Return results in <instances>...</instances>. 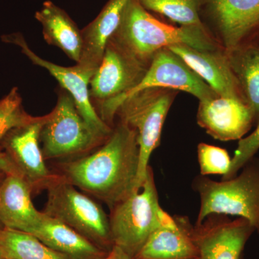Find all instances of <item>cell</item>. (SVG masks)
Instances as JSON below:
<instances>
[{"label":"cell","instance_id":"8","mask_svg":"<svg viewBox=\"0 0 259 259\" xmlns=\"http://www.w3.org/2000/svg\"><path fill=\"white\" fill-rule=\"evenodd\" d=\"M45 116L40 134L45 160L79 157L107 141L83 120L72 97L65 90L59 92L55 107Z\"/></svg>","mask_w":259,"mask_h":259},{"label":"cell","instance_id":"16","mask_svg":"<svg viewBox=\"0 0 259 259\" xmlns=\"http://www.w3.org/2000/svg\"><path fill=\"white\" fill-rule=\"evenodd\" d=\"M4 171L0 182V222L4 228L30 233L40 222L44 213L32 203L31 186L8 159Z\"/></svg>","mask_w":259,"mask_h":259},{"label":"cell","instance_id":"29","mask_svg":"<svg viewBox=\"0 0 259 259\" xmlns=\"http://www.w3.org/2000/svg\"><path fill=\"white\" fill-rule=\"evenodd\" d=\"M4 228V226H3V224H2V223L0 222V231H1L3 228Z\"/></svg>","mask_w":259,"mask_h":259},{"label":"cell","instance_id":"25","mask_svg":"<svg viewBox=\"0 0 259 259\" xmlns=\"http://www.w3.org/2000/svg\"><path fill=\"white\" fill-rule=\"evenodd\" d=\"M200 175L226 176L231 166L232 158L225 148L200 143L197 146Z\"/></svg>","mask_w":259,"mask_h":259},{"label":"cell","instance_id":"33","mask_svg":"<svg viewBox=\"0 0 259 259\" xmlns=\"http://www.w3.org/2000/svg\"><path fill=\"white\" fill-rule=\"evenodd\" d=\"M197 259H198V258H197Z\"/></svg>","mask_w":259,"mask_h":259},{"label":"cell","instance_id":"12","mask_svg":"<svg viewBox=\"0 0 259 259\" xmlns=\"http://www.w3.org/2000/svg\"><path fill=\"white\" fill-rule=\"evenodd\" d=\"M254 232L244 218L231 220L225 214L207 216L191 229L198 259H241L245 245Z\"/></svg>","mask_w":259,"mask_h":259},{"label":"cell","instance_id":"23","mask_svg":"<svg viewBox=\"0 0 259 259\" xmlns=\"http://www.w3.org/2000/svg\"><path fill=\"white\" fill-rule=\"evenodd\" d=\"M148 11L157 13L180 26L205 28L200 13L204 0H139Z\"/></svg>","mask_w":259,"mask_h":259},{"label":"cell","instance_id":"22","mask_svg":"<svg viewBox=\"0 0 259 259\" xmlns=\"http://www.w3.org/2000/svg\"><path fill=\"white\" fill-rule=\"evenodd\" d=\"M0 257L5 259H72L47 246L30 233L8 228L0 231Z\"/></svg>","mask_w":259,"mask_h":259},{"label":"cell","instance_id":"24","mask_svg":"<svg viewBox=\"0 0 259 259\" xmlns=\"http://www.w3.org/2000/svg\"><path fill=\"white\" fill-rule=\"evenodd\" d=\"M35 118L25 111L18 89L13 88L0 100V141L11 130L30 123Z\"/></svg>","mask_w":259,"mask_h":259},{"label":"cell","instance_id":"21","mask_svg":"<svg viewBox=\"0 0 259 259\" xmlns=\"http://www.w3.org/2000/svg\"><path fill=\"white\" fill-rule=\"evenodd\" d=\"M226 53L256 125L259 122V42L242 46Z\"/></svg>","mask_w":259,"mask_h":259},{"label":"cell","instance_id":"13","mask_svg":"<svg viewBox=\"0 0 259 259\" xmlns=\"http://www.w3.org/2000/svg\"><path fill=\"white\" fill-rule=\"evenodd\" d=\"M153 88L185 92L197 97L199 101L218 97L180 56L168 48L161 49L155 54L144 79L122 101L132 94Z\"/></svg>","mask_w":259,"mask_h":259},{"label":"cell","instance_id":"2","mask_svg":"<svg viewBox=\"0 0 259 259\" xmlns=\"http://www.w3.org/2000/svg\"><path fill=\"white\" fill-rule=\"evenodd\" d=\"M111 39L148 66L158 51L177 44L199 50L223 48L205 28L163 23L145 9L139 0H129Z\"/></svg>","mask_w":259,"mask_h":259},{"label":"cell","instance_id":"26","mask_svg":"<svg viewBox=\"0 0 259 259\" xmlns=\"http://www.w3.org/2000/svg\"><path fill=\"white\" fill-rule=\"evenodd\" d=\"M258 151L259 122L252 134L238 141V147L232 158L231 168L226 176L222 177V180H230L236 177L245 163L255 157Z\"/></svg>","mask_w":259,"mask_h":259},{"label":"cell","instance_id":"3","mask_svg":"<svg viewBox=\"0 0 259 259\" xmlns=\"http://www.w3.org/2000/svg\"><path fill=\"white\" fill-rule=\"evenodd\" d=\"M109 219L113 245L134 259L153 232L176 223L160 205L151 166L140 190L110 209Z\"/></svg>","mask_w":259,"mask_h":259},{"label":"cell","instance_id":"7","mask_svg":"<svg viewBox=\"0 0 259 259\" xmlns=\"http://www.w3.org/2000/svg\"><path fill=\"white\" fill-rule=\"evenodd\" d=\"M47 190V202L42 212L71 227L102 249H111L110 219L100 204L61 175Z\"/></svg>","mask_w":259,"mask_h":259},{"label":"cell","instance_id":"30","mask_svg":"<svg viewBox=\"0 0 259 259\" xmlns=\"http://www.w3.org/2000/svg\"><path fill=\"white\" fill-rule=\"evenodd\" d=\"M241 259H244V258H243V256H242V258H241Z\"/></svg>","mask_w":259,"mask_h":259},{"label":"cell","instance_id":"9","mask_svg":"<svg viewBox=\"0 0 259 259\" xmlns=\"http://www.w3.org/2000/svg\"><path fill=\"white\" fill-rule=\"evenodd\" d=\"M200 16L226 51L259 42V0H204Z\"/></svg>","mask_w":259,"mask_h":259},{"label":"cell","instance_id":"1","mask_svg":"<svg viewBox=\"0 0 259 259\" xmlns=\"http://www.w3.org/2000/svg\"><path fill=\"white\" fill-rule=\"evenodd\" d=\"M139 168L137 132L119 121L96 151L60 165L68 182L110 209L140 190Z\"/></svg>","mask_w":259,"mask_h":259},{"label":"cell","instance_id":"19","mask_svg":"<svg viewBox=\"0 0 259 259\" xmlns=\"http://www.w3.org/2000/svg\"><path fill=\"white\" fill-rule=\"evenodd\" d=\"M42 213L41 221L30 233L47 246L72 259H102L108 253L71 227Z\"/></svg>","mask_w":259,"mask_h":259},{"label":"cell","instance_id":"17","mask_svg":"<svg viewBox=\"0 0 259 259\" xmlns=\"http://www.w3.org/2000/svg\"><path fill=\"white\" fill-rule=\"evenodd\" d=\"M129 0H109L91 23L81 30L82 51L76 64L83 71L95 74L101 64L109 40L117 31Z\"/></svg>","mask_w":259,"mask_h":259},{"label":"cell","instance_id":"18","mask_svg":"<svg viewBox=\"0 0 259 259\" xmlns=\"http://www.w3.org/2000/svg\"><path fill=\"white\" fill-rule=\"evenodd\" d=\"M176 223L158 228L146 242L134 259H197L198 250L187 217L175 216Z\"/></svg>","mask_w":259,"mask_h":259},{"label":"cell","instance_id":"6","mask_svg":"<svg viewBox=\"0 0 259 259\" xmlns=\"http://www.w3.org/2000/svg\"><path fill=\"white\" fill-rule=\"evenodd\" d=\"M178 93L170 89H145L126 97L117 107L115 119L137 132L139 189L146 178L151 154L161 143L163 124Z\"/></svg>","mask_w":259,"mask_h":259},{"label":"cell","instance_id":"11","mask_svg":"<svg viewBox=\"0 0 259 259\" xmlns=\"http://www.w3.org/2000/svg\"><path fill=\"white\" fill-rule=\"evenodd\" d=\"M3 40L18 46L21 49L22 53L31 61L32 64L47 69L51 76L59 81L61 88L72 97L78 111L90 127L102 139L105 141L108 139L113 127L102 120L90 97V83L93 74L83 71L77 65L65 67L45 60L30 49L20 33L5 35L3 36Z\"/></svg>","mask_w":259,"mask_h":259},{"label":"cell","instance_id":"5","mask_svg":"<svg viewBox=\"0 0 259 259\" xmlns=\"http://www.w3.org/2000/svg\"><path fill=\"white\" fill-rule=\"evenodd\" d=\"M148 67L113 40H109L90 83L92 102L97 104V113L107 125L114 127L119 104L141 83Z\"/></svg>","mask_w":259,"mask_h":259},{"label":"cell","instance_id":"10","mask_svg":"<svg viewBox=\"0 0 259 259\" xmlns=\"http://www.w3.org/2000/svg\"><path fill=\"white\" fill-rule=\"evenodd\" d=\"M46 116L9 131L0 141L12 167L31 186L33 192L47 190L58 175L51 173L40 147V134Z\"/></svg>","mask_w":259,"mask_h":259},{"label":"cell","instance_id":"4","mask_svg":"<svg viewBox=\"0 0 259 259\" xmlns=\"http://www.w3.org/2000/svg\"><path fill=\"white\" fill-rule=\"evenodd\" d=\"M230 180L221 182L196 177L192 188L199 194L200 207L195 225L211 214L244 218L259 233V158L253 157Z\"/></svg>","mask_w":259,"mask_h":259},{"label":"cell","instance_id":"31","mask_svg":"<svg viewBox=\"0 0 259 259\" xmlns=\"http://www.w3.org/2000/svg\"><path fill=\"white\" fill-rule=\"evenodd\" d=\"M0 259H5V258H0Z\"/></svg>","mask_w":259,"mask_h":259},{"label":"cell","instance_id":"28","mask_svg":"<svg viewBox=\"0 0 259 259\" xmlns=\"http://www.w3.org/2000/svg\"><path fill=\"white\" fill-rule=\"evenodd\" d=\"M2 165H3V156H2L1 151H0V182L3 180V177H5V173L2 168Z\"/></svg>","mask_w":259,"mask_h":259},{"label":"cell","instance_id":"27","mask_svg":"<svg viewBox=\"0 0 259 259\" xmlns=\"http://www.w3.org/2000/svg\"><path fill=\"white\" fill-rule=\"evenodd\" d=\"M102 259H134L129 256L125 252L119 248V247L113 245L110 251L107 253L104 258Z\"/></svg>","mask_w":259,"mask_h":259},{"label":"cell","instance_id":"20","mask_svg":"<svg viewBox=\"0 0 259 259\" xmlns=\"http://www.w3.org/2000/svg\"><path fill=\"white\" fill-rule=\"evenodd\" d=\"M35 18L41 24L45 41L77 64L82 51L81 30L65 10L49 0L35 13Z\"/></svg>","mask_w":259,"mask_h":259},{"label":"cell","instance_id":"15","mask_svg":"<svg viewBox=\"0 0 259 259\" xmlns=\"http://www.w3.org/2000/svg\"><path fill=\"white\" fill-rule=\"evenodd\" d=\"M168 49L180 56L218 96L238 99L245 102L223 48L199 50L185 44H177Z\"/></svg>","mask_w":259,"mask_h":259},{"label":"cell","instance_id":"14","mask_svg":"<svg viewBox=\"0 0 259 259\" xmlns=\"http://www.w3.org/2000/svg\"><path fill=\"white\" fill-rule=\"evenodd\" d=\"M197 122L207 134L221 141H240L255 125L244 101L219 96L199 101Z\"/></svg>","mask_w":259,"mask_h":259},{"label":"cell","instance_id":"32","mask_svg":"<svg viewBox=\"0 0 259 259\" xmlns=\"http://www.w3.org/2000/svg\"><path fill=\"white\" fill-rule=\"evenodd\" d=\"M0 258H1V257H0Z\"/></svg>","mask_w":259,"mask_h":259}]
</instances>
